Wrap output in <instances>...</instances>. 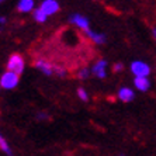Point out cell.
I'll return each mask as SVG.
<instances>
[{"label":"cell","instance_id":"cell-1","mask_svg":"<svg viewBox=\"0 0 156 156\" xmlns=\"http://www.w3.org/2000/svg\"><path fill=\"white\" fill-rule=\"evenodd\" d=\"M7 70L13 73H17V75H21L24 72V68H26V62L20 54H13L10 55V58L7 59Z\"/></svg>","mask_w":156,"mask_h":156},{"label":"cell","instance_id":"cell-2","mask_svg":"<svg viewBox=\"0 0 156 156\" xmlns=\"http://www.w3.org/2000/svg\"><path fill=\"white\" fill-rule=\"evenodd\" d=\"M18 82H20V75L13 72H9L6 70L4 73H2V77H0V86L3 90H11L17 87Z\"/></svg>","mask_w":156,"mask_h":156},{"label":"cell","instance_id":"cell-3","mask_svg":"<svg viewBox=\"0 0 156 156\" xmlns=\"http://www.w3.org/2000/svg\"><path fill=\"white\" fill-rule=\"evenodd\" d=\"M129 69L135 77H148L151 75V66L144 61H134Z\"/></svg>","mask_w":156,"mask_h":156},{"label":"cell","instance_id":"cell-4","mask_svg":"<svg viewBox=\"0 0 156 156\" xmlns=\"http://www.w3.org/2000/svg\"><path fill=\"white\" fill-rule=\"evenodd\" d=\"M69 23L73 24V26H76L77 28H80L82 31L87 33L89 30H90V21H89V18L84 17V16L79 14V13H73V14L69 16Z\"/></svg>","mask_w":156,"mask_h":156},{"label":"cell","instance_id":"cell-5","mask_svg":"<svg viewBox=\"0 0 156 156\" xmlns=\"http://www.w3.org/2000/svg\"><path fill=\"white\" fill-rule=\"evenodd\" d=\"M34 66H35L40 72H42L45 76H51L52 73H55V65H52L51 62L47 61V59H42V58L35 59Z\"/></svg>","mask_w":156,"mask_h":156},{"label":"cell","instance_id":"cell-6","mask_svg":"<svg viewBox=\"0 0 156 156\" xmlns=\"http://www.w3.org/2000/svg\"><path fill=\"white\" fill-rule=\"evenodd\" d=\"M107 65L108 63H107L105 59H98L94 65H93V68H91V73L94 76H97L98 79H104L107 76Z\"/></svg>","mask_w":156,"mask_h":156},{"label":"cell","instance_id":"cell-7","mask_svg":"<svg viewBox=\"0 0 156 156\" xmlns=\"http://www.w3.org/2000/svg\"><path fill=\"white\" fill-rule=\"evenodd\" d=\"M40 7L42 9V10L45 11V14L49 17V16L56 14L59 11V9H61V6H59V3L56 0H44Z\"/></svg>","mask_w":156,"mask_h":156},{"label":"cell","instance_id":"cell-8","mask_svg":"<svg viewBox=\"0 0 156 156\" xmlns=\"http://www.w3.org/2000/svg\"><path fill=\"white\" fill-rule=\"evenodd\" d=\"M117 96H118V98H120L122 103H129L134 100L135 97V91L131 89V87H127V86H122L118 90V93H117Z\"/></svg>","mask_w":156,"mask_h":156},{"label":"cell","instance_id":"cell-9","mask_svg":"<svg viewBox=\"0 0 156 156\" xmlns=\"http://www.w3.org/2000/svg\"><path fill=\"white\" fill-rule=\"evenodd\" d=\"M134 86L138 91H148L151 89V80L149 77H135Z\"/></svg>","mask_w":156,"mask_h":156},{"label":"cell","instance_id":"cell-10","mask_svg":"<svg viewBox=\"0 0 156 156\" xmlns=\"http://www.w3.org/2000/svg\"><path fill=\"white\" fill-rule=\"evenodd\" d=\"M86 35L89 37L94 44H97V45H101V44H104L105 41H107L105 34L98 33V31H93V30H89V31L86 33Z\"/></svg>","mask_w":156,"mask_h":156},{"label":"cell","instance_id":"cell-11","mask_svg":"<svg viewBox=\"0 0 156 156\" xmlns=\"http://www.w3.org/2000/svg\"><path fill=\"white\" fill-rule=\"evenodd\" d=\"M34 6L35 3L33 0H20L17 3V10L20 13H30L31 10H34Z\"/></svg>","mask_w":156,"mask_h":156},{"label":"cell","instance_id":"cell-12","mask_svg":"<svg viewBox=\"0 0 156 156\" xmlns=\"http://www.w3.org/2000/svg\"><path fill=\"white\" fill-rule=\"evenodd\" d=\"M34 20H35L37 23H45L48 20V16L45 14V11H44L42 9L38 7L34 10Z\"/></svg>","mask_w":156,"mask_h":156},{"label":"cell","instance_id":"cell-13","mask_svg":"<svg viewBox=\"0 0 156 156\" xmlns=\"http://www.w3.org/2000/svg\"><path fill=\"white\" fill-rule=\"evenodd\" d=\"M0 149L3 151L6 155H9V156H13V152H11V148H10V145L7 144V141L4 139V136H0Z\"/></svg>","mask_w":156,"mask_h":156},{"label":"cell","instance_id":"cell-14","mask_svg":"<svg viewBox=\"0 0 156 156\" xmlns=\"http://www.w3.org/2000/svg\"><path fill=\"white\" fill-rule=\"evenodd\" d=\"M76 94H77V97H79L82 101H87V100H89V94H87V91L84 90L83 87H79V89H77Z\"/></svg>","mask_w":156,"mask_h":156},{"label":"cell","instance_id":"cell-15","mask_svg":"<svg viewBox=\"0 0 156 156\" xmlns=\"http://www.w3.org/2000/svg\"><path fill=\"white\" fill-rule=\"evenodd\" d=\"M90 72H91V69H87V68H82V69L77 72V77H79V79H82V80H84V79H87V77H89Z\"/></svg>","mask_w":156,"mask_h":156},{"label":"cell","instance_id":"cell-16","mask_svg":"<svg viewBox=\"0 0 156 156\" xmlns=\"http://www.w3.org/2000/svg\"><path fill=\"white\" fill-rule=\"evenodd\" d=\"M55 73H56V76H59V77H65L66 76V69L65 68H61V66L55 65Z\"/></svg>","mask_w":156,"mask_h":156},{"label":"cell","instance_id":"cell-17","mask_svg":"<svg viewBox=\"0 0 156 156\" xmlns=\"http://www.w3.org/2000/svg\"><path fill=\"white\" fill-rule=\"evenodd\" d=\"M49 118H51V117H49V114L48 113H38L37 114V120H49Z\"/></svg>","mask_w":156,"mask_h":156},{"label":"cell","instance_id":"cell-18","mask_svg":"<svg viewBox=\"0 0 156 156\" xmlns=\"http://www.w3.org/2000/svg\"><path fill=\"white\" fill-rule=\"evenodd\" d=\"M122 69H124V65H122V63H114V66H113V72L118 73V72H121Z\"/></svg>","mask_w":156,"mask_h":156},{"label":"cell","instance_id":"cell-19","mask_svg":"<svg viewBox=\"0 0 156 156\" xmlns=\"http://www.w3.org/2000/svg\"><path fill=\"white\" fill-rule=\"evenodd\" d=\"M4 23H6V17H4V16H2V17H0V24L3 26Z\"/></svg>","mask_w":156,"mask_h":156},{"label":"cell","instance_id":"cell-20","mask_svg":"<svg viewBox=\"0 0 156 156\" xmlns=\"http://www.w3.org/2000/svg\"><path fill=\"white\" fill-rule=\"evenodd\" d=\"M152 34H153V37H155V40H156V28L152 30Z\"/></svg>","mask_w":156,"mask_h":156},{"label":"cell","instance_id":"cell-21","mask_svg":"<svg viewBox=\"0 0 156 156\" xmlns=\"http://www.w3.org/2000/svg\"><path fill=\"white\" fill-rule=\"evenodd\" d=\"M118 156H125V155H124V153H120V155H118Z\"/></svg>","mask_w":156,"mask_h":156}]
</instances>
